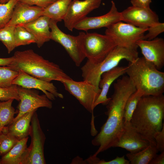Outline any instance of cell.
I'll return each instance as SVG.
<instances>
[{"mask_svg":"<svg viewBox=\"0 0 164 164\" xmlns=\"http://www.w3.org/2000/svg\"><path fill=\"white\" fill-rule=\"evenodd\" d=\"M114 92L107 104L106 114L108 117L100 132L92 140V144L98 146L93 155L111 147L118 140L123 131L125 105L129 97L136 89L128 77L124 76L114 84Z\"/></svg>","mask_w":164,"mask_h":164,"instance_id":"1","label":"cell"},{"mask_svg":"<svg viewBox=\"0 0 164 164\" xmlns=\"http://www.w3.org/2000/svg\"><path fill=\"white\" fill-rule=\"evenodd\" d=\"M164 117L163 95L143 96L138 101L130 121L144 138L156 145L154 136L162 130Z\"/></svg>","mask_w":164,"mask_h":164,"instance_id":"2","label":"cell"},{"mask_svg":"<svg viewBox=\"0 0 164 164\" xmlns=\"http://www.w3.org/2000/svg\"><path fill=\"white\" fill-rule=\"evenodd\" d=\"M12 56V61L7 67L13 70H21L48 82L71 78L58 65L44 59L32 49L16 51Z\"/></svg>","mask_w":164,"mask_h":164,"instance_id":"3","label":"cell"},{"mask_svg":"<svg viewBox=\"0 0 164 164\" xmlns=\"http://www.w3.org/2000/svg\"><path fill=\"white\" fill-rule=\"evenodd\" d=\"M126 73L136 90L143 96L158 95L164 92V73L143 57L129 62Z\"/></svg>","mask_w":164,"mask_h":164,"instance_id":"4","label":"cell"},{"mask_svg":"<svg viewBox=\"0 0 164 164\" xmlns=\"http://www.w3.org/2000/svg\"><path fill=\"white\" fill-rule=\"evenodd\" d=\"M138 57L137 49L116 46L99 63L94 64L86 62L81 68L83 80L99 90V83L103 73L118 66L122 60L125 59L132 62Z\"/></svg>","mask_w":164,"mask_h":164,"instance_id":"5","label":"cell"},{"mask_svg":"<svg viewBox=\"0 0 164 164\" xmlns=\"http://www.w3.org/2000/svg\"><path fill=\"white\" fill-rule=\"evenodd\" d=\"M57 22L50 19V39L61 45L77 66H80L86 58L83 48V39L85 33L81 32L76 36L67 34L58 27Z\"/></svg>","mask_w":164,"mask_h":164,"instance_id":"6","label":"cell"},{"mask_svg":"<svg viewBox=\"0 0 164 164\" xmlns=\"http://www.w3.org/2000/svg\"><path fill=\"white\" fill-rule=\"evenodd\" d=\"M148 29L120 21L107 28L105 34L117 46L137 49V41L143 39Z\"/></svg>","mask_w":164,"mask_h":164,"instance_id":"7","label":"cell"},{"mask_svg":"<svg viewBox=\"0 0 164 164\" xmlns=\"http://www.w3.org/2000/svg\"><path fill=\"white\" fill-rule=\"evenodd\" d=\"M83 46L87 61L95 64L103 60L116 45L105 34L87 32L84 37Z\"/></svg>","mask_w":164,"mask_h":164,"instance_id":"8","label":"cell"},{"mask_svg":"<svg viewBox=\"0 0 164 164\" xmlns=\"http://www.w3.org/2000/svg\"><path fill=\"white\" fill-rule=\"evenodd\" d=\"M31 142L24 153L21 164H45L44 153L45 135L41 128L35 111L32 118L29 135Z\"/></svg>","mask_w":164,"mask_h":164,"instance_id":"9","label":"cell"},{"mask_svg":"<svg viewBox=\"0 0 164 164\" xmlns=\"http://www.w3.org/2000/svg\"><path fill=\"white\" fill-rule=\"evenodd\" d=\"M64 88L75 97L89 112L93 115L94 103L99 97L101 89H97L88 82L74 81L72 78L62 79L59 81Z\"/></svg>","mask_w":164,"mask_h":164,"instance_id":"10","label":"cell"},{"mask_svg":"<svg viewBox=\"0 0 164 164\" xmlns=\"http://www.w3.org/2000/svg\"><path fill=\"white\" fill-rule=\"evenodd\" d=\"M19 102L17 106L18 113L13 121H14L24 114L37 110L41 107L51 109L53 103L45 94L40 95L37 91L17 86Z\"/></svg>","mask_w":164,"mask_h":164,"instance_id":"11","label":"cell"},{"mask_svg":"<svg viewBox=\"0 0 164 164\" xmlns=\"http://www.w3.org/2000/svg\"><path fill=\"white\" fill-rule=\"evenodd\" d=\"M102 0H72L63 19L64 26L72 31L75 26L93 10L99 8Z\"/></svg>","mask_w":164,"mask_h":164,"instance_id":"12","label":"cell"},{"mask_svg":"<svg viewBox=\"0 0 164 164\" xmlns=\"http://www.w3.org/2000/svg\"><path fill=\"white\" fill-rule=\"evenodd\" d=\"M122 21L141 28H148L159 22L157 15L150 8L131 6L121 12Z\"/></svg>","mask_w":164,"mask_h":164,"instance_id":"13","label":"cell"},{"mask_svg":"<svg viewBox=\"0 0 164 164\" xmlns=\"http://www.w3.org/2000/svg\"><path fill=\"white\" fill-rule=\"evenodd\" d=\"M151 144L136 130L130 121H124L123 131L113 147L121 148L130 153H134L142 150Z\"/></svg>","mask_w":164,"mask_h":164,"instance_id":"14","label":"cell"},{"mask_svg":"<svg viewBox=\"0 0 164 164\" xmlns=\"http://www.w3.org/2000/svg\"><path fill=\"white\" fill-rule=\"evenodd\" d=\"M18 72V74L12 81V85L41 90L51 101L55 100L56 97L63 98V95L58 92L53 83L33 77L21 70Z\"/></svg>","mask_w":164,"mask_h":164,"instance_id":"15","label":"cell"},{"mask_svg":"<svg viewBox=\"0 0 164 164\" xmlns=\"http://www.w3.org/2000/svg\"><path fill=\"white\" fill-rule=\"evenodd\" d=\"M110 10L102 15L88 17L86 16L79 22L74 29L87 32L88 30L109 27L112 25L122 21L121 12L118 11L114 2H111Z\"/></svg>","mask_w":164,"mask_h":164,"instance_id":"16","label":"cell"},{"mask_svg":"<svg viewBox=\"0 0 164 164\" xmlns=\"http://www.w3.org/2000/svg\"><path fill=\"white\" fill-rule=\"evenodd\" d=\"M136 44L143 57L160 70L164 66V40L156 37L151 40L140 39Z\"/></svg>","mask_w":164,"mask_h":164,"instance_id":"17","label":"cell"},{"mask_svg":"<svg viewBox=\"0 0 164 164\" xmlns=\"http://www.w3.org/2000/svg\"><path fill=\"white\" fill-rule=\"evenodd\" d=\"M43 8L18 1L10 20L6 26H16L31 22L43 15Z\"/></svg>","mask_w":164,"mask_h":164,"instance_id":"18","label":"cell"},{"mask_svg":"<svg viewBox=\"0 0 164 164\" xmlns=\"http://www.w3.org/2000/svg\"><path fill=\"white\" fill-rule=\"evenodd\" d=\"M127 69V66H117L102 74L99 83L101 91L94 103V108L100 104L107 105L110 99L107 95L111 85L119 77L126 73Z\"/></svg>","mask_w":164,"mask_h":164,"instance_id":"19","label":"cell"},{"mask_svg":"<svg viewBox=\"0 0 164 164\" xmlns=\"http://www.w3.org/2000/svg\"><path fill=\"white\" fill-rule=\"evenodd\" d=\"M50 20L48 17L42 15L31 22L18 25L24 27L33 35L37 46L40 48L51 39Z\"/></svg>","mask_w":164,"mask_h":164,"instance_id":"20","label":"cell"},{"mask_svg":"<svg viewBox=\"0 0 164 164\" xmlns=\"http://www.w3.org/2000/svg\"><path fill=\"white\" fill-rule=\"evenodd\" d=\"M37 110L27 113L5 127L2 132L14 137L18 141L28 137L31 129V122L34 112Z\"/></svg>","mask_w":164,"mask_h":164,"instance_id":"21","label":"cell"},{"mask_svg":"<svg viewBox=\"0 0 164 164\" xmlns=\"http://www.w3.org/2000/svg\"><path fill=\"white\" fill-rule=\"evenodd\" d=\"M72 0H56L44 8L43 15L57 22L63 20Z\"/></svg>","mask_w":164,"mask_h":164,"instance_id":"22","label":"cell"},{"mask_svg":"<svg viewBox=\"0 0 164 164\" xmlns=\"http://www.w3.org/2000/svg\"><path fill=\"white\" fill-rule=\"evenodd\" d=\"M29 137L18 141L5 155L2 156L1 164H21L23 155L27 147Z\"/></svg>","mask_w":164,"mask_h":164,"instance_id":"23","label":"cell"},{"mask_svg":"<svg viewBox=\"0 0 164 164\" xmlns=\"http://www.w3.org/2000/svg\"><path fill=\"white\" fill-rule=\"evenodd\" d=\"M159 152L156 145H150L137 152L126 154L131 164H148Z\"/></svg>","mask_w":164,"mask_h":164,"instance_id":"24","label":"cell"},{"mask_svg":"<svg viewBox=\"0 0 164 164\" xmlns=\"http://www.w3.org/2000/svg\"><path fill=\"white\" fill-rule=\"evenodd\" d=\"M14 100L0 102V134L5 127L12 122L15 114L18 113L12 105Z\"/></svg>","mask_w":164,"mask_h":164,"instance_id":"25","label":"cell"},{"mask_svg":"<svg viewBox=\"0 0 164 164\" xmlns=\"http://www.w3.org/2000/svg\"><path fill=\"white\" fill-rule=\"evenodd\" d=\"M14 36L15 47L36 43L33 35L24 27L20 25L15 27Z\"/></svg>","mask_w":164,"mask_h":164,"instance_id":"26","label":"cell"},{"mask_svg":"<svg viewBox=\"0 0 164 164\" xmlns=\"http://www.w3.org/2000/svg\"><path fill=\"white\" fill-rule=\"evenodd\" d=\"M15 26H5L0 29V41L6 48L9 53L16 47L14 36Z\"/></svg>","mask_w":164,"mask_h":164,"instance_id":"27","label":"cell"},{"mask_svg":"<svg viewBox=\"0 0 164 164\" xmlns=\"http://www.w3.org/2000/svg\"><path fill=\"white\" fill-rule=\"evenodd\" d=\"M18 1V0H9L5 3H0V29L4 27L10 20Z\"/></svg>","mask_w":164,"mask_h":164,"instance_id":"28","label":"cell"},{"mask_svg":"<svg viewBox=\"0 0 164 164\" xmlns=\"http://www.w3.org/2000/svg\"><path fill=\"white\" fill-rule=\"evenodd\" d=\"M142 94L136 90L128 99L125 105L124 119V121H130L133 113Z\"/></svg>","mask_w":164,"mask_h":164,"instance_id":"29","label":"cell"},{"mask_svg":"<svg viewBox=\"0 0 164 164\" xmlns=\"http://www.w3.org/2000/svg\"><path fill=\"white\" fill-rule=\"evenodd\" d=\"M18 72L13 70L7 66L0 67V87H8L12 84Z\"/></svg>","mask_w":164,"mask_h":164,"instance_id":"30","label":"cell"},{"mask_svg":"<svg viewBox=\"0 0 164 164\" xmlns=\"http://www.w3.org/2000/svg\"><path fill=\"white\" fill-rule=\"evenodd\" d=\"M18 141L11 135L2 132L0 134V156L6 154Z\"/></svg>","mask_w":164,"mask_h":164,"instance_id":"31","label":"cell"},{"mask_svg":"<svg viewBox=\"0 0 164 164\" xmlns=\"http://www.w3.org/2000/svg\"><path fill=\"white\" fill-rule=\"evenodd\" d=\"M13 99L19 101L17 85L13 84L8 87H0V101H5Z\"/></svg>","mask_w":164,"mask_h":164,"instance_id":"32","label":"cell"},{"mask_svg":"<svg viewBox=\"0 0 164 164\" xmlns=\"http://www.w3.org/2000/svg\"><path fill=\"white\" fill-rule=\"evenodd\" d=\"M148 32L144 35L143 39L151 40L154 39L164 31V23L159 22L148 28Z\"/></svg>","mask_w":164,"mask_h":164,"instance_id":"33","label":"cell"},{"mask_svg":"<svg viewBox=\"0 0 164 164\" xmlns=\"http://www.w3.org/2000/svg\"><path fill=\"white\" fill-rule=\"evenodd\" d=\"M154 138L158 151L161 152L164 151V124L162 130L155 134Z\"/></svg>","mask_w":164,"mask_h":164,"instance_id":"34","label":"cell"},{"mask_svg":"<svg viewBox=\"0 0 164 164\" xmlns=\"http://www.w3.org/2000/svg\"><path fill=\"white\" fill-rule=\"evenodd\" d=\"M56 0H18L19 1L31 5L45 8Z\"/></svg>","mask_w":164,"mask_h":164,"instance_id":"35","label":"cell"},{"mask_svg":"<svg viewBox=\"0 0 164 164\" xmlns=\"http://www.w3.org/2000/svg\"><path fill=\"white\" fill-rule=\"evenodd\" d=\"M130 162L125 159V155L122 157L117 156L114 159L109 161H105L104 160H101L99 159L97 164H129Z\"/></svg>","mask_w":164,"mask_h":164,"instance_id":"36","label":"cell"},{"mask_svg":"<svg viewBox=\"0 0 164 164\" xmlns=\"http://www.w3.org/2000/svg\"><path fill=\"white\" fill-rule=\"evenodd\" d=\"M132 5L135 6L149 8L152 0H131Z\"/></svg>","mask_w":164,"mask_h":164,"instance_id":"37","label":"cell"},{"mask_svg":"<svg viewBox=\"0 0 164 164\" xmlns=\"http://www.w3.org/2000/svg\"><path fill=\"white\" fill-rule=\"evenodd\" d=\"M150 164H164V151L159 155L157 154L152 159L149 163Z\"/></svg>","mask_w":164,"mask_h":164,"instance_id":"38","label":"cell"},{"mask_svg":"<svg viewBox=\"0 0 164 164\" xmlns=\"http://www.w3.org/2000/svg\"><path fill=\"white\" fill-rule=\"evenodd\" d=\"M13 59L12 56L6 58H0V67L8 66L12 61Z\"/></svg>","mask_w":164,"mask_h":164,"instance_id":"39","label":"cell"},{"mask_svg":"<svg viewBox=\"0 0 164 164\" xmlns=\"http://www.w3.org/2000/svg\"><path fill=\"white\" fill-rule=\"evenodd\" d=\"M9 0H0V3H5L8 2Z\"/></svg>","mask_w":164,"mask_h":164,"instance_id":"40","label":"cell"},{"mask_svg":"<svg viewBox=\"0 0 164 164\" xmlns=\"http://www.w3.org/2000/svg\"><path fill=\"white\" fill-rule=\"evenodd\" d=\"M0 164H1V158H0Z\"/></svg>","mask_w":164,"mask_h":164,"instance_id":"41","label":"cell"}]
</instances>
